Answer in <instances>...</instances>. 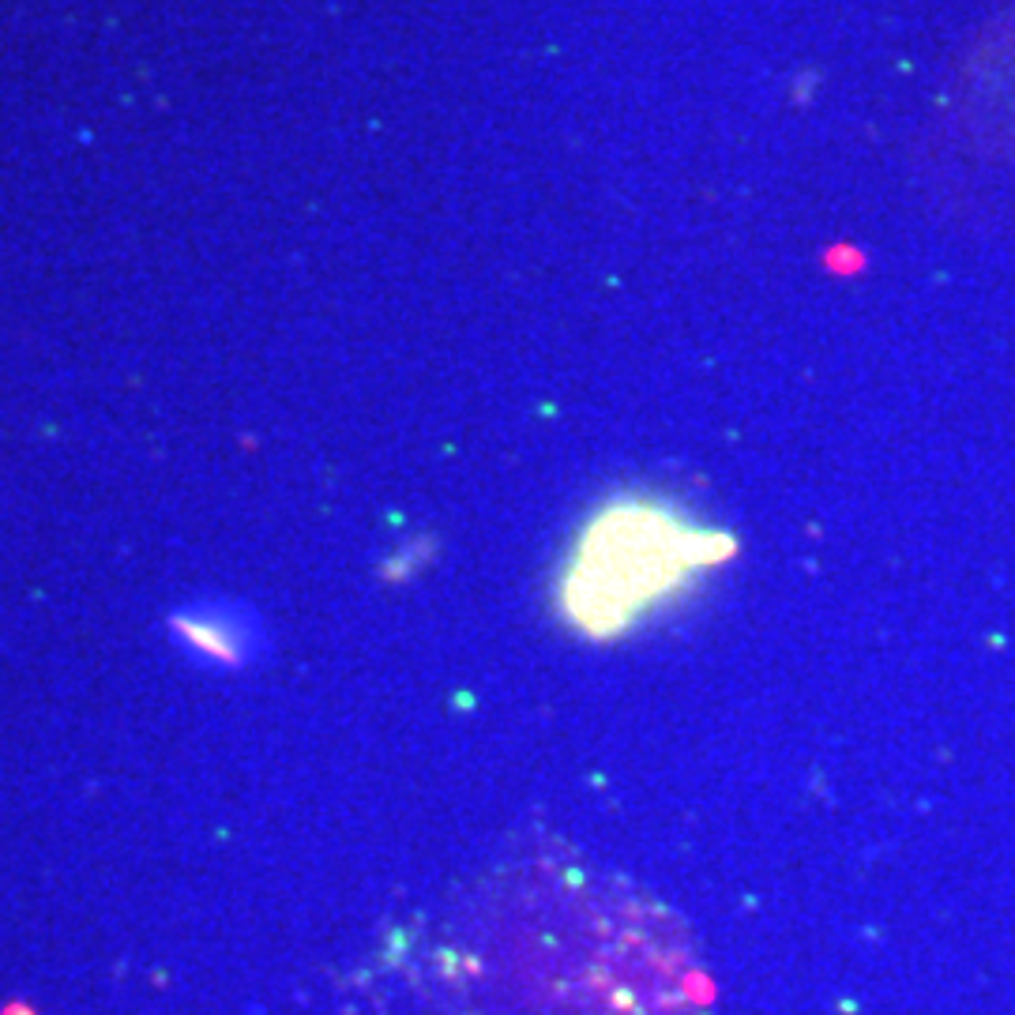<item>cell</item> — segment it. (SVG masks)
I'll return each instance as SVG.
<instances>
[{"label":"cell","instance_id":"obj_2","mask_svg":"<svg viewBox=\"0 0 1015 1015\" xmlns=\"http://www.w3.org/2000/svg\"><path fill=\"white\" fill-rule=\"evenodd\" d=\"M730 553L726 534L707 531L658 500H617L583 527L561 576L564 617L609 640L685 591L703 568Z\"/></svg>","mask_w":1015,"mask_h":1015},{"label":"cell","instance_id":"obj_1","mask_svg":"<svg viewBox=\"0 0 1015 1015\" xmlns=\"http://www.w3.org/2000/svg\"><path fill=\"white\" fill-rule=\"evenodd\" d=\"M489 1015H703L707 978L662 906L591 873L538 869L500 925Z\"/></svg>","mask_w":1015,"mask_h":1015}]
</instances>
